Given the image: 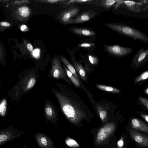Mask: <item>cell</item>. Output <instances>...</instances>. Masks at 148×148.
<instances>
[{"mask_svg": "<svg viewBox=\"0 0 148 148\" xmlns=\"http://www.w3.org/2000/svg\"><path fill=\"white\" fill-rule=\"evenodd\" d=\"M64 116L71 123L75 125L80 124L84 119H87V110H84V105L80 103L81 100L75 98L73 92L72 96H68L57 91L54 92Z\"/></svg>", "mask_w": 148, "mask_h": 148, "instance_id": "obj_1", "label": "cell"}, {"mask_svg": "<svg viewBox=\"0 0 148 148\" xmlns=\"http://www.w3.org/2000/svg\"><path fill=\"white\" fill-rule=\"evenodd\" d=\"M109 28L134 40H138L148 44V36L139 30L126 25L110 23L107 24Z\"/></svg>", "mask_w": 148, "mask_h": 148, "instance_id": "obj_2", "label": "cell"}, {"mask_svg": "<svg viewBox=\"0 0 148 148\" xmlns=\"http://www.w3.org/2000/svg\"><path fill=\"white\" fill-rule=\"evenodd\" d=\"M24 132L13 126L7 127L0 131V146L24 134Z\"/></svg>", "mask_w": 148, "mask_h": 148, "instance_id": "obj_3", "label": "cell"}, {"mask_svg": "<svg viewBox=\"0 0 148 148\" xmlns=\"http://www.w3.org/2000/svg\"><path fill=\"white\" fill-rule=\"evenodd\" d=\"M122 4H124L126 9L132 12H139L143 11H148V1H141V2H137L121 0L116 3L115 8L117 9Z\"/></svg>", "mask_w": 148, "mask_h": 148, "instance_id": "obj_4", "label": "cell"}, {"mask_svg": "<svg viewBox=\"0 0 148 148\" xmlns=\"http://www.w3.org/2000/svg\"><path fill=\"white\" fill-rule=\"evenodd\" d=\"M116 128V125L112 122L107 123L101 128L98 132L95 139V143L100 144L105 142L113 134Z\"/></svg>", "mask_w": 148, "mask_h": 148, "instance_id": "obj_5", "label": "cell"}, {"mask_svg": "<svg viewBox=\"0 0 148 148\" xmlns=\"http://www.w3.org/2000/svg\"><path fill=\"white\" fill-rule=\"evenodd\" d=\"M52 76L56 79H62L68 84H72L67 78L66 73L63 68L60 60L57 56L53 59L51 71Z\"/></svg>", "mask_w": 148, "mask_h": 148, "instance_id": "obj_6", "label": "cell"}, {"mask_svg": "<svg viewBox=\"0 0 148 148\" xmlns=\"http://www.w3.org/2000/svg\"><path fill=\"white\" fill-rule=\"evenodd\" d=\"M79 10V8L76 6L67 8L60 13L59 16L60 21L64 25L69 24L72 18L77 14Z\"/></svg>", "mask_w": 148, "mask_h": 148, "instance_id": "obj_7", "label": "cell"}, {"mask_svg": "<svg viewBox=\"0 0 148 148\" xmlns=\"http://www.w3.org/2000/svg\"><path fill=\"white\" fill-rule=\"evenodd\" d=\"M148 60V47L145 49L144 47L140 48L134 56L131 66L134 67H139Z\"/></svg>", "mask_w": 148, "mask_h": 148, "instance_id": "obj_8", "label": "cell"}, {"mask_svg": "<svg viewBox=\"0 0 148 148\" xmlns=\"http://www.w3.org/2000/svg\"><path fill=\"white\" fill-rule=\"evenodd\" d=\"M107 51L111 54L118 56H124L130 54L133 51V49L129 47H123L118 45L107 46Z\"/></svg>", "mask_w": 148, "mask_h": 148, "instance_id": "obj_9", "label": "cell"}, {"mask_svg": "<svg viewBox=\"0 0 148 148\" xmlns=\"http://www.w3.org/2000/svg\"><path fill=\"white\" fill-rule=\"evenodd\" d=\"M34 137L38 144L41 148H54L53 141L45 134L37 132L35 134Z\"/></svg>", "mask_w": 148, "mask_h": 148, "instance_id": "obj_10", "label": "cell"}, {"mask_svg": "<svg viewBox=\"0 0 148 148\" xmlns=\"http://www.w3.org/2000/svg\"><path fill=\"white\" fill-rule=\"evenodd\" d=\"M130 135L132 139L138 145L148 147V137L134 129L129 130Z\"/></svg>", "mask_w": 148, "mask_h": 148, "instance_id": "obj_11", "label": "cell"}, {"mask_svg": "<svg viewBox=\"0 0 148 148\" xmlns=\"http://www.w3.org/2000/svg\"><path fill=\"white\" fill-rule=\"evenodd\" d=\"M31 14V9L27 5L20 7L15 10L14 13L16 19L23 22L27 21L30 17Z\"/></svg>", "mask_w": 148, "mask_h": 148, "instance_id": "obj_12", "label": "cell"}, {"mask_svg": "<svg viewBox=\"0 0 148 148\" xmlns=\"http://www.w3.org/2000/svg\"><path fill=\"white\" fill-rule=\"evenodd\" d=\"M95 14L92 10H88L83 12L74 19H72L69 24L82 23L90 20L94 17Z\"/></svg>", "mask_w": 148, "mask_h": 148, "instance_id": "obj_13", "label": "cell"}, {"mask_svg": "<svg viewBox=\"0 0 148 148\" xmlns=\"http://www.w3.org/2000/svg\"><path fill=\"white\" fill-rule=\"evenodd\" d=\"M45 114L46 119L50 121V123L56 126L58 117L53 107L49 103H47L45 106Z\"/></svg>", "mask_w": 148, "mask_h": 148, "instance_id": "obj_14", "label": "cell"}, {"mask_svg": "<svg viewBox=\"0 0 148 148\" xmlns=\"http://www.w3.org/2000/svg\"><path fill=\"white\" fill-rule=\"evenodd\" d=\"M131 128L136 130L145 132L148 134V125L137 118L132 119L131 121Z\"/></svg>", "mask_w": 148, "mask_h": 148, "instance_id": "obj_15", "label": "cell"}, {"mask_svg": "<svg viewBox=\"0 0 148 148\" xmlns=\"http://www.w3.org/2000/svg\"><path fill=\"white\" fill-rule=\"evenodd\" d=\"M71 31L76 34L85 36H92L96 34L93 31L86 28H73L71 29Z\"/></svg>", "mask_w": 148, "mask_h": 148, "instance_id": "obj_16", "label": "cell"}, {"mask_svg": "<svg viewBox=\"0 0 148 148\" xmlns=\"http://www.w3.org/2000/svg\"><path fill=\"white\" fill-rule=\"evenodd\" d=\"M73 64L76 71L84 81L86 80V74L85 71L82 65L72 58Z\"/></svg>", "mask_w": 148, "mask_h": 148, "instance_id": "obj_17", "label": "cell"}, {"mask_svg": "<svg viewBox=\"0 0 148 148\" xmlns=\"http://www.w3.org/2000/svg\"><path fill=\"white\" fill-rule=\"evenodd\" d=\"M60 59L65 65L67 68L75 76L81 83V81L74 67L70 64L66 58L63 56H61Z\"/></svg>", "mask_w": 148, "mask_h": 148, "instance_id": "obj_18", "label": "cell"}, {"mask_svg": "<svg viewBox=\"0 0 148 148\" xmlns=\"http://www.w3.org/2000/svg\"><path fill=\"white\" fill-rule=\"evenodd\" d=\"M64 69L67 75L75 86L77 87H80L81 85L80 82L75 76L66 66H64Z\"/></svg>", "mask_w": 148, "mask_h": 148, "instance_id": "obj_19", "label": "cell"}, {"mask_svg": "<svg viewBox=\"0 0 148 148\" xmlns=\"http://www.w3.org/2000/svg\"><path fill=\"white\" fill-rule=\"evenodd\" d=\"M97 108L99 117L103 123L107 122L108 119V114L106 111L101 106L97 105Z\"/></svg>", "mask_w": 148, "mask_h": 148, "instance_id": "obj_20", "label": "cell"}, {"mask_svg": "<svg viewBox=\"0 0 148 148\" xmlns=\"http://www.w3.org/2000/svg\"><path fill=\"white\" fill-rule=\"evenodd\" d=\"M96 86L98 88L105 91L115 93L120 92L119 90L112 87L99 84H96Z\"/></svg>", "mask_w": 148, "mask_h": 148, "instance_id": "obj_21", "label": "cell"}, {"mask_svg": "<svg viewBox=\"0 0 148 148\" xmlns=\"http://www.w3.org/2000/svg\"><path fill=\"white\" fill-rule=\"evenodd\" d=\"M7 101L5 99H3L0 104V115L1 117H4L7 111Z\"/></svg>", "mask_w": 148, "mask_h": 148, "instance_id": "obj_22", "label": "cell"}, {"mask_svg": "<svg viewBox=\"0 0 148 148\" xmlns=\"http://www.w3.org/2000/svg\"><path fill=\"white\" fill-rule=\"evenodd\" d=\"M121 0H102L101 1V5L105 8L108 9L115 3L119 2Z\"/></svg>", "mask_w": 148, "mask_h": 148, "instance_id": "obj_23", "label": "cell"}, {"mask_svg": "<svg viewBox=\"0 0 148 148\" xmlns=\"http://www.w3.org/2000/svg\"><path fill=\"white\" fill-rule=\"evenodd\" d=\"M65 143L69 146L73 148H77L79 147L78 143L74 140L69 137L65 140Z\"/></svg>", "mask_w": 148, "mask_h": 148, "instance_id": "obj_24", "label": "cell"}, {"mask_svg": "<svg viewBox=\"0 0 148 148\" xmlns=\"http://www.w3.org/2000/svg\"><path fill=\"white\" fill-rule=\"evenodd\" d=\"M148 78V70L143 72L139 76L136 78L135 79V82L136 83L138 82L146 80Z\"/></svg>", "mask_w": 148, "mask_h": 148, "instance_id": "obj_25", "label": "cell"}, {"mask_svg": "<svg viewBox=\"0 0 148 148\" xmlns=\"http://www.w3.org/2000/svg\"><path fill=\"white\" fill-rule=\"evenodd\" d=\"M65 1V0H40L34 1L36 2H40L47 3H56Z\"/></svg>", "mask_w": 148, "mask_h": 148, "instance_id": "obj_26", "label": "cell"}, {"mask_svg": "<svg viewBox=\"0 0 148 148\" xmlns=\"http://www.w3.org/2000/svg\"><path fill=\"white\" fill-rule=\"evenodd\" d=\"M36 82V79L35 78L32 77L28 81L26 85V88L27 89H30L34 85Z\"/></svg>", "mask_w": 148, "mask_h": 148, "instance_id": "obj_27", "label": "cell"}, {"mask_svg": "<svg viewBox=\"0 0 148 148\" xmlns=\"http://www.w3.org/2000/svg\"><path fill=\"white\" fill-rule=\"evenodd\" d=\"M88 58L90 62L92 64L96 65L98 63L99 60L97 57L92 55H89Z\"/></svg>", "mask_w": 148, "mask_h": 148, "instance_id": "obj_28", "label": "cell"}, {"mask_svg": "<svg viewBox=\"0 0 148 148\" xmlns=\"http://www.w3.org/2000/svg\"><path fill=\"white\" fill-rule=\"evenodd\" d=\"M139 99L141 103L148 109V99L141 97H139Z\"/></svg>", "mask_w": 148, "mask_h": 148, "instance_id": "obj_29", "label": "cell"}, {"mask_svg": "<svg viewBox=\"0 0 148 148\" xmlns=\"http://www.w3.org/2000/svg\"><path fill=\"white\" fill-rule=\"evenodd\" d=\"M29 3V1L27 0L15 1L12 4L13 5H17L22 4L28 3Z\"/></svg>", "mask_w": 148, "mask_h": 148, "instance_id": "obj_30", "label": "cell"}, {"mask_svg": "<svg viewBox=\"0 0 148 148\" xmlns=\"http://www.w3.org/2000/svg\"><path fill=\"white\" fill-rule=\"evenodd\" d=\"M94 43H83L79 44L78 46L82 47L88 48L94 46Z\"/></svg>", "mask_w": 148, "mask_h": 148, "instance_id": "obj_31", "label": "cell"}, {"mask_svg": "<svg viewBox=\"0 0 148 148\" xmlns=\"http://www.w3.org/2000/svg\"><path fill=\"white\" fill-rule=\"evenodd\" d=\"M0 27H9L10 26V24L7 22H1L0 23Z\"/></svg>", "mask_w": 148, "mask_h": 148, "instance_id": "obj_32", "label": "cell"}, {"mask_svg": "<svg viewBox=\"0 0 148 148\" xmlns=\"http://www.w3.org/2000/svg\"><path fill=\"white\" fill-rule=\"evenodd\" d=\"M124 142L123 141V138H121L117 143L118 146L119 148H121L123 146Z\"/></svg>", "mask_w": 148, "mask_h": 148, "instance_id": "obj_33", "label": "cell"}, {"mask_svg": "<svg viewBox=\"0 0 148 148\" xmlns=\"http://www.w3.org/2000/svg\"><path fill=\"white\" fill-rule=\"evenodd\" d=\"M140 116L148 123V115L143 114H140Z\"/></svg>", "mask_w": 148, "mask_h": 148, "instance_id": "obj_34", "label": "cell"}, {"mask_svg": "<svg viewBox=\"0 0 148 148\" xmlns=\"http://www.w3.org/2000/svg\"><path fill=\"white\" fill-rule=\"evenodd\" d=\"M92 1V0H75V2L77 3H84Z\"/></svg>", "mask_w": 148, "mask_h": 148, "instance_id": "obj_35", "label": "cell"}, {"mask_svg": "<svg viewBox=\"0 0 148 148\" xmlns=\"http://www.w3.org/2000/svg\"><path fill=\"white\" fill-rule=\"evenodd\" d=\"M28 50L29 51H32L33 49V47L30 43H28L27 45Z\"/></svg>", "mask_w": 148, "mask_h": 148, "instance_id": "obj_36", "label": "cell"}, {"mask_svg": "<svg viewBox=\"0 0 148 148\" xmlns=\"http://www.w3.org/2000/svg\"><path fill=\"white\" fill-rule=\"evenodd\" d=\"M34 55L35 57L37 58L39 55V51L38 49H36L34 52Z\"/></svg>", "mask_w": 148, "mask_h": 148, "instance_id": "obj_37", "label": "cell"}, {"mask_svg": "<svg viewBox=\"0 0 148 148\" xmlns=\"http://www.w3.org/2000/svg\"><path fill=\"white\" fill-rule=\"evenodd\" d=\"M27 29L26 26L25 25H23L21 27V29L22 31H26Z\"/></svg>", "mask_w": 148, "mask_h": 148, "instance_id": "obj_38", "label": "cell"}, {"mask_svg": "<svg viewBox=\"0 0 148 148\" xmlns=\"http://www.w3.org/2000/svg\"><path fill=\"white\" fill-rule=\"evenodd\" d=\"M145 93L148 96V87L145 90Z\"/></svg>", "mask_w": 148, "mask_h": 148, "instance_id": "obj_39", "label": "cell"}, {"mask_svg": "<svg viewBox=\"0 0 148 148\" xmlns=\"http://www.w3.org/2000/svg\"><path fill=\"white\" fill-rule=\"evenodd\" d=\"M20 148H27L26 144H25L23 146L21 147Z\"/></svg>", "mask_w": 148, "mask_h": 148, "instance_id": "obj_40", "label": "cell"}]
</instances>
